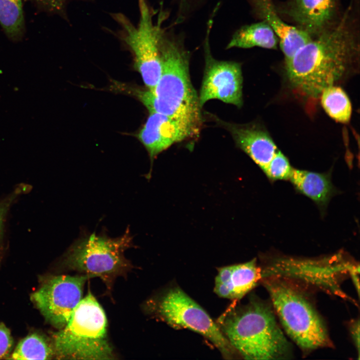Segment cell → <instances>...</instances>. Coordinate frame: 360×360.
Wrapping results in <instances>:
<instances>
[{"label":"cell","instance_id":"7c38bea8","mask_svg":"<svg viewBox=\"0 0 360 360\" xmlns=\"http://www.w3.org/2000/svg\"><path fill=\"white\" fill-rule=\"evenodd\" d=\"M200 128L186 122L156 112H150L136 136L151 160L173 144L196 137Z\"/></svg>","mask_w":360,"mask_h":360},{"label":"cell","instance_id":"44dd1931","mask_svg":"<svg viewBox=\"0 0 360 360\" xmlns=\"http://www.w3.org/2000/svg\"><path fill=\"white\" fill-rule=\"evenodd\" d=\"M54 355L53 346L38 333L31 334L18 344L8 359L48 360Z\"/></svg>","mask_w":360,"mask_h":360},{"label":"cell","instance_id":"ffe728a7","mask_svg":"<svg viewBox=\"0 0 360 360\" xmlns=\"http://www.w3.org/2000/svg\"><path fill=\"white\" fill-rule=\"evenodd\" d=\"M0 24L12 40L22 38L24 29L22 0H0Z\"/></svg>","mask_w":360,"mask_h":360},{"label":"cell","instance_id":"8fae6325","mask_svg":"<svg viewBox=\"0 0 360 360\" xmlns=\"http://www.w3.org/2000/svg\"><path fill=\"white\" fill-rule=\"evenodd\" d=\"M89 277L60 275L46 280L31 295V300L45 319L62 328L82 299L84 285Z\"/></svg>","mask_w":360,"mask_h":360},{"label":"cell","instance_id":"3957f363","mask_svg":"<svg viewBox=\"0 0 360 360\" xmlns=\"http://www.w3.org/2000/svg\"><path fill=\"white\" fill-rule=\"evenodd\" d=\"M239 356L246 360L288 356L290 346L270 306L260 300L228 308L216 322Z\"/></svg>","mask_w":360,"mask_h":360},{"label":"cell","instance_id":"d4e9b609","mask_svg":"<svg viewBox=\"0 0 360 360\" xmlns=\"http://www.w3.org/2000/svg\"><path fill=\"white\" fill-rule=\"evenodd\" d=\"M206 0H172L174 7L180 10H186L194 8Z\"/></svg>","mask_w":360,"mask_h":360},{"label":"cell","instance_id":"5bb4252c","mask_svg":"<svg viewBox=\"0 0 360 360\" xmlns=\"http://www.w3.org/2000/svg\"><path fill=\"white\" fill-rule=\"evenodd\" d=\"M256 259L220 268L215 279L214 292L219 296L233 300L242 298L262 280Z\"/></svg>","mask_w":360,"mask_h":360},{"label":"cell","instance_id":"9c48e42d","mask_svg":"<svg viewBox=\"0 0 360 360\" xmlns=\"http://www.w3.org/2000/svg\"><path fill=\"white\" fill-rule=\"evenodd\" d=\"M219 8L218 4L215 6L206 24L202 42L204 69L198 96L199 104L202 108L207 102L216 99L240 108L243 104L241 64L216 60L212 52L210 34Z\"/></svg>","mask_w":360,"mask_h":360},{"label":"cell","instance_id":"277c9868","mask_svg":"<svg viewBox=\"0 0 360 360\" xmlns=\"http://www.w3.org/2000/svg\"><path fill=\"white\" fill-rule=\"evenodd\" d=\"M106 328L104 312L89 292L74 308L66 324L53 336L54 355L59 359L112 358Z\"/></svg>","mask_w":360,"mask_h":360},{"label":"cell","instance_id":"7a4b0ae2","mask_svg":"<svg viewBox=\"0 0 360 360\" xmlns=\"http://www.w3.org/2000/svg\"><path fill=\"white\" fill-rule=\"evenodd\" d=\"M162 71L150 90L132 92L150 112L162 114L194 125H202L198 96L190 74V52L182 34L162 28L158 40Z\"/></svg>","mask_w":360,"mask_h":360},{"label":"cell","instance_id":"e0dca14e","mask_svg":"<svg viewBox=\"0 0 360 360\" xmlns=\"http://www.w3.org/2000/svg\"><path fill=\"white\" fill-rule=\"evenodd\" d=\"M278 38L272 26L264 21L242 26L232 34L226 48H250L255 46L276 49Z\"/></svg>","mask_w":360,"mask_h":360},{"label":"cell","instance_id":"4316f807","mask_svg":"<svg viewBox=\"0 0 360 360\" xmlns=\"http://www.w3.org/2000/svg\"><path fill=\"white\" fill-rule=\"evenodd\" d=\"M351 335L355 344L356 348L358 350L359 356L360 352V320H355L352 322L350 326Z\"/></svg>","mask_w":360,"mask_h":360},{"label":"cell","instance_id":"ba28073f","mask_svg":"<svg viewBox=\"0 0 360 360\" xmlns=\"http://www.w3.org/2000/svg\"><path fill=\"white\" fill-rule=\"evenodd\" d=\"M138 7L140 18L136 26L122 14H116L114 18L124 32L123 40L132 52L135 68L148 89L151 90L162 71L158 40L166 15L160 14L155 22L146 0H138Z\"/></svg>","mask_w":360,"mask_h":360},{"label":"cell","instance_id":"30bf717a","mask_svg":"<svg viewBox=\"0 0 360 360\" xmlns=\"http://www.w3.org/2000/svg\"><path fill=\"white\" fill-rule=\"evenodd\" d=\"M356 264L340 254L320 260L280 258L261 270L262 278L278 276L292 278L313 285L332 294L344 298L348 297L342 290L340 280Z\"/></svg>","mask_w":360,"mask_h":360},{"label":"cell","instance_id":"2e32d148","mask_svg":"<svg viewBox=\"0 0 360 360\" xmlns=\"http://www.w3.org/2000/svg\"><path fill=\"white\" fill-rule=\"evenodd\" d=\"M246 0L256 16L274 29L284 54L290 55L294 53L305 43L306 34L294 26L285 22L278 14L272 0Z\"/></svg>","mask_w":360,"mask_h":360},{"label":"cell","instance_id":"9a60e30c","mask_svg":"<svg viewBox=\"0 0 360 360\" xmlns=\"http://www.w3.org/2000/svg\"><path fill=\"white\" fill-rule=\"evenodd\" d=\"M236 145L263 170L278 150L268 133L254 124H239L221 121Z\"/></svg>","mask_w":360,"mask_h":360},{"label":"cell","instance_id":"cb8c5ba5","mask_svg":"<svg viewBox=\"0 0 360 360\" xmlns=\"http://www.w3.org/2000/svg\"><path fill=\"white\" fill-rule=\"evenodd\" d=\"M14 342L10 330L3 323H0V359L9 356Z\"/></svg>","mask_w":360,"mask_h":360},{"label":"cell","instance_id":"4fadbf2b","mask_svg":"<svg viewBox=\"0 0 360 360\" xmlns=\"http://www.w3.org/2000/svg\"><path fill=\"white\" fill-rule=\"evenodd\" d=\"M338 0H288L276 10L291 20L294 26L316 37L338 20Z\"/></svg>","mask_w":360,"mask_h":360},{"label":"cell","instance_id":"6da1fadb","mask_svg":"<svg viewBox=\"0 0 360 360\" xmlns=\"http://www.w3.org/2000/svg\"><path fill=\"white\" fill-rule=\"evenodd\" d=\"M352 7L332 27L312 39L285 61L292 90L306 100H317L326 88L336 85L358 63L359 36Z\"/></svg>","mask_w":360,"mask_h":360},{"label":"cell","instance_id":"484cf974","mask_svg":"<svg viewBox=\"0 0 360 360\" xmlns=\"http://www.w3.org/2000/svg\"><path fill=\"white\" fill-rule=\"evenodd\" d=\"M50 10H60L68 0H33Z\"/></svg>","mask_w":360,"mask_h":360},{"label":"cell","instance_id":"7402d4cb","mask_svg":"<svg viewBox=\"0 0 360 360\" xmlns=\"http://www.w3.org/2000/svg\"><path fill=\"white\" fill-rule=\"evenodd\" d=\"M288 158L279 150L263 170L272 180H289L293 170Z\"/></svg>","mask_w":360,"mask_h":360},{"label":"cell","instance_id":"d6986e66","mask_svg":"<svg viewBox=\"0 0 360 360\" xmlns=\"http://www.w3.org/2000/svg\"><path fill=\"white\" fill-rule=\"evenodd\" d=\"M320 98L324 109L332 119L343 124L349 122L352 104L348 95L340 87L334 85L326 88Z\"/></svg>","mask_w":360,"mask_h":360},{"label":"cell","instance_id":"52a82bcc","mask_svg":"<svg viewBox=\"0 0 360 360\" xmlns=\"http://www.w3.org/2000/svg\"><path fill=\"white\" fill-rule=\"evenodd\" d=\"M153 308L156 315L172 328H187L204 337L224 358L232 360L239 356L216 322L179 286L172 285L166 288L157 298Z\"/></svg>","mask_w":360,"mask_h":360},{"label":"cell","instance_id":"8992f818","mask_svg":"<svg viewBox=\"0 0 360 360\" xmlns=\"http://www.w3.org/2000/svg\"><path fill=\"white\" fill-rule=\"evenodd\" d=\"M132 246V237L128 228L117 238L104 232H84L69 248L64 264L88 277H99L108 283L130 266L124 253Z\"/></svg>","mask_w":360,"mask_h":360},{"label":"cell","instance_id":"5b68a950","mask_svg":"<svg viewBox=\"0 0 360 360\" xmlns=\"http://www.w3.org/2000/svg\"><path fill=\"white\" fill-rule=\"evenodd\" d=\"M285 331L304 352L331 345L324 322L312 304L286 278H262Z\"/></svg>","mask_w":360,"mask_h":360},{"label":"cell","instance_id":"603a6c76","mask_svg":"<svg viewBox=\"0 0 360 360\" xmlns=\"http://www.w3.org/2000/svg\"><path fill=\"white\" fill-rule=\"evenodd\" d=\"M21 188H18L12 193L0 200V243L4 236L5 219L8 212L14 200L22 192Z\"/></svg>","mask_w":360,"mask_h":360},{"label":"cell","instance_id":"ac0fdd59","mask_svg":"<svg viewBox=\"0 0 360 360\" xmlns=\"http://www.w3.org/2000/svg\"><path fill=\"white\" fill-rule=\"evenodd\" d=\"M289 180L299 191L320 206L328 204L334 192L330 176L324 174L294 168Z\"/></svg>","mask_w":360,"mask_h":360}]
</instances>
